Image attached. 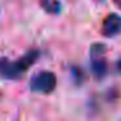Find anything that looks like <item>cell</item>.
Wrapping results in <instances>:
<instances>
[{
	"label": "cell",
	"instance_id": "52a82bcc",
	"mask_svg": "<svg viewBox=\"0 0 121 121\" xmlns=\"http://www.w3.org/2000/svg\"><path fill=\"white\" fill-rule=\"evenodd\" d=\"M117 70H118V72H120V73H121V59H120V60H118V61H117Z\"/></svg>",
	"mask_w": 121,
	"mask_h": 121
},
{
	"label": "cell",
	"instance_id": "8992f818",
	"mask_svg": "<svg viewBox=\"0 0 121 121\" xmlns=\"http://www.w3.org/2000/svg\"><path fill=\"white\" fill-rule=\"evenodd\" d=\"M105 52V46L102 44V43H95L91 47V57H98V56H103V53Z\"/></svg>",
	"mask_w": 121,
	"mask_h": 121
},
{
	"label": "cell",
	"instance_id": "ba28073f",
	"mask_svg": "<svg viewBox=\"0 0 121 121\" xmlns=\"http://www.w3.org/2000/svg\"><path fill=\"white\" fill-rule=\"evenodd\" d=\"M115 3H116V5L121 9V0H115Z\"/></svg>",
	"mask_w": 121,
	"mask_h": 121
},
{
	"label": "cell",
	"instance_id": "277c9868",
	"mask_svg": "<svg viewBox=\"0 0 121 121\" xmlns=\"http://www.w3.org/2000/svg\"><path fill=\"white\" fill-rule=\"evenodd\" d=\"M91 69L92 73L95 74L96 78H103L107 73V63L102 56H98V57H91Z\"/></svg>",
	"mask_w": 121,
	"mask_h": 121
},
{
	"label": "cell",
	"instance_id": "3957f363",
	"mask_svg": "<svg viewBox=\"0 0 121 121\" xmlns=\"http://www.w3.org/2000/svg\"><path fill=\"white\" fill-rule=\"evenodd\" d=\"M120 31H121V17L115 13L108 14L103 21L102 34L104 37H115Z\"/></svg>",
	"mask_w": 121,
	"mask_h": 121
},
{
	"label": "cell",
	"instance_id": "7a4b0ae2",
	"mask_svg": "<svg viewBox=\"0 0 121 121\" xmlns=\"http://www.w3.org/2000/svg\"><path fill=\"white\" fill-rule=\"evenodd\" d=\"M57 79L56 76L52 72H40V73L35 74L33 77L31 82H30V89L33 91L42 92V94H50L55 90Z\"/></svg>",
	"mask_w": 121,
	"mask_h": 121
},
{
	"label": "cell",
	"instance_id": "6da1fadb",
	"mask_svg": "<svg viewBox=\"0 0 121 121\" xmlns=\"http://www.w3.org/2000/svg\"><path fill=\"white\" fill-rule=\"evenodd\" d=\"M40 52L31 50L26 52L21 59L11 61L7 57H0V76L5 79H17L38 60Z\"/></svg>",
	"mask_w": 121,
	"mask_h": 121
},
{
	"label": "cell",
	"instance_id": "5b68a950",
	"mask_svg": "<svg viewBox=\"0 0 121 121\" xmlns=\"http://www.w3.org/2000/svg\"><path fill=\"white\" fill-rule=\"evenodd\" d=\"M40 5L48 13H59L60 12V3L56 0H40Z\"/></svg>",
	"mask_w": 121,
	"mask_h": 121
}]
</instances>
